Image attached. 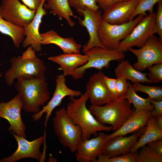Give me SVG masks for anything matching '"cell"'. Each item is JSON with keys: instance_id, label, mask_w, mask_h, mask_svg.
<instances>
[{"instance_id": "cell-1", "label": "cell", "mask_w": 162, "mask_h": 162, "mask_svg": "<svg viewBox=\"0 0 162 162\" xmlns=\"http://www.w3.org/2000/svg\"><path fill=\"white\" fill-rule=\"evenodd\" d=\"M15 84L21 99L22 109L26 113H37L50 99L45 76L20 78Z\"/></svg>"}, {"instance_id": "cell-2", "label": "cell", "mask_w": 162, "mask_h": 162, "mask_svg": "<svg viewBox=\"0 0 162 162\" xmlns=\"http://www.w3.org/2000/svg\"><path fill=\"white\" fill-rule=\"evenodd\" d=\"M66 112L74 123L78 125L82 130L83 140L90 138L98 132H109L112 130V127L99 122L86 106L88 99L86 93L81 94L78 98L70 96Z\"/></svg>"}, {"instance_id": "cell-3", "label": "cell", "mask_w": 162, "mask_h": 162, "mask_svg": "<svg viewBox=\"0 0 162 162\" xmlns=\"http://www.w3.org/2000/svg\"><path fill=\"white\" fill-rule=\"evenodd\" d=\"M35 52L30 46L21 56L11 58V67L4 75L8 86H11L15 79L45 76L46 67L43 61L36 56Z\"/></svg>"}, {"instance_id": "cell-4", "label": "cell", "mask_w": 162, "mask_h": 162, "mask_svg": "<svg viewBox=\"0 0 162 162\" xmlns=\"http://www.w3.org/2000/svg\"><path fill=\"white\" fill-rule=\"evenodd\" d=\"M88 108L99 122L111 126L113 132L120 128L134 112L131 103L124 98L104 105H91Z\"/></svg>"}, {"instance_id": "cell-5", "label": "cell", "mask_w": 162, "mask_h": 162, "mask_svg": "<svg viewBox=\"0 0 162 162\" xmlns=\"http://www.w3.org/2000/svg\"><path fill=\"white\" fill-rule=\"evenodd\" d=\"M52 122L55 133L60 143L71 152H76L79 144L83 140L80 126L74 123L64 107L56 112Z\"/></svg>"}, {"instance_id": "cell-6", "label": "cell", "mask_w": 162, "mask_h": 162, "mask_svg": "<svg viewBox=\"0 0 162 162\" xmlns=\"http://www.w3.org/2000/svg\"><path fill=\"white\" fill-rule=\"evenodd\" d=\"M144 17L139 15L133 20L121 24H111L102 20L98 34L100 41L105 48L116 50L120 42Z\"/></svg>"}, {"instance_id": "cell-7", "label": "cell", "mask_w": 162, "mask_h": 162, "mask_svg": "<svg viewBox=\"0 0 162 162\" xmlns=\"http://www.w3.org/2000/svg\"><path fill=\"white\" fill-rule=\"evenodd\" d=\"M84 53L88 56V60L74 71L71 76L76 80L82 78L88 69L94 68L100 70L103 68H107L109 67L111 62H121L124 60L125 57L124 53L100 46L92 47Z\"/></svg>"}, {"instance_id": "cell-8", "label": "cell", "mask_w": 162, "mask_h": 162, "mask_svg": "<svg viewBox=\"0 0 162 162\" xmlns=\"http://www.w3.org/2000/svg\"><path fill=\"white\" fill-rule=\"evenodd\" d=\"M156 12L149 13L134 28L129 34L119 43L116 51L124 53L129 48L142 47L148 39L154 34Z\"/></svg>"}, {"instance_id": "cell-9", "label": "cell", "mask_w": 162, "mask_h": 162, "mask_svg": "<svg viewBox=\"0 0 162 162\" xmlns=\"http://www.w3.org/2000/svg\"><path fill=\"white\" fill-rule=\"evenodd\" d=\"M128 51L137 58V61L133 66L142 71L156 64L162 63V39L153 34L144 45L139 49L129 48Z\"/></svg>"}, {"instance_id": "cell-10", "label": "cell", "mask_w": 162, "mask_h": 162, "mask_svg": "<svg viewBox=\"0 0 162 162\" xmlns=\"http://www.w3.org/2000/svg\"><path fill=\"white\" fill-rule=\"evenodd\" d=\"M0 9L4 20L15 26L23 28L31 22L36 13L19 0H2Z\"/></svg>"}, {"instance_id": "cell-11", "label": "cell", "mask_w": 162, "mask_h": 162, "mask_svg": "<svg viewBox=\"0 0 162 162\" xmlns=\"http://www.w3.org/2000/svg\"><path fill=\"white\" fill-rule=\"evenodd\" d=\"M22 100L18 93L9 101L0 102V118L8 121L10 125L8 130L26 138V127L22 119Z\"/></svg>"}, {"instance_id": "cell-12", "label": "cell", "mask_w": 162, "mask_h": 162, "mask_svg": "<svg viewBox=\"0 0 162 162\" xmlns=\"http://www.w3.org/2000/svg\"><path fill=\"white\" fill-rule=\"evenodd\" d=\"M17 143L16 150L11 155L0 160V162H15L20 159L27 158L35 159L39 161L44 160V157L41 153L40 148L45 141V134L32 141L16 135L10 131Z\"/></svg>"}, {"instance_id": "cell-13", "label": "cell", "mask_w": 162, "mask_h": 162, "mask_svg": "<svg viewBox=\"0 0 162 162\" xmlns=\"http://www.w3.org/2000/svg\"><path fill=\"white\" fill-rule=\"evenodd\" d=\"M65 77L63 74L56 76V88L52 98L38 112L34 114L32 116L33 121H37L39 120L43 115L45 113L46 115L44 122L45 129L53 111L60 105L63 98L67 96L78 97L82 94L79 90H73L68 88L66 84Z\"/></svg>"}, {"instance_id": "cell-14", "label": "cell", "mask_w": 162, "mask_h": 162, "mask_svg": "<svg viewBox=\"0 0 162 162\" xmlns=\"http://www.w3.org/2000/svg\"><path fill=\"white\" fill-rule=\"evenodd\" d=\"M105 75L101 71L95 73L91 76L86 84V92L92 105L102 106L117 99L107 88L104 80Z\"/></svg>"}, {"instance_id": "cell-15", "label": "cell", "mask_w": 162, "mask_h": 162, "mask_svg": "<svg viewBox=\"0 0 162 162\" xmlns=\"http://www.w3.org/2000/svg\"><path fill=\"white\" fill-rule=\"evenodd\" d=\"M78 14L84 16V19H79V23L86 27L88 33L90 38L87 43L83 47L84 53L90 48L95 46L104 48L100 41L98 37V32L102 20V11L95 10L86 8L77 12Z\"/></svg>"}, {"instance_id": "cell-16", "label": "cell", "mask_w": 162, "mask_h": 162, "mask_svg": "<svg viewBox=\"0 0 162 162\" xmlns=\"http://www.w3.org/2000/svg\"><path fill=\"white\" fill-rule=\"evenodd\" d=\"M108 135L102 131L94 138L82 140L76 151V159L79 162H96L99 154L108 140Z\"/></svg>"}, {"instance_id": "cell-17", "label": "cell", "mask_w": 162, "mask_h": 162, "mask_svg": "<svg viewBox=\"0 0 162 162\" xmlns=\"http://www.w3.org/2000/svg\"><path fill=\"white\" fill-rule=\"evenodd\" d=\"M146 128L145 126L129 136H118L110 139L105 144L100 154L110 157L129 153Z\"/></svg>"}, {"instance_id": "cell-18", "label": "cell", "mask_w": 162, "mask_h": 162, "mask_svg": "<svg viewBox=\"0 0 162 162\" xmlns=\"http://www.w3.org/2000/svg\"><path fill=\"white\" fill-rule=\"evenodd\" d=\"M138 0H126L118 2L103 10L102 19L111 24H121L129 21Z\"/></svg>"}, {"instance_id": "cell-19", "label": "cell", "mask_w": 162, "mask_h": 162, "mask_svg": "<svg viewBox=\"0 0 162 162\" xmlns=\"http://www.w3.org/2000/svg\"><path fill=\"white\" fill-rule=\"evenodd\" d=\"M46 0H41L33 20L24 28L26 38L22 43V46L24 48L31 46L36 52H40L42 50L41 38L39 31L42 18L47 14L46 10L43 7Z\"/></svg>"}, {"instance_id": "cell-20", "label": "cell", "mask_w": 162, "mask_h": 162, "mask_svg": "<svg viewBox=\"0 0 162 162\" xmlns=\"http://www.w3.org/2000/svg\"><path fill=\"white\" fill-rule=\"evenodd\" d=\"M48 59L58 64V70H62L65 77L72 76L74 70L86 64L88 60V57L86 54L79 53H65L49 57Z\"/></svg>"}, {"instance_id": "cell-21", "label": "cell", "mask_w": 162, "mask_h": 162, "mask_svg": "<svg viewBox=\"0 0 162 162\" xmlns=\"http://www.w3.org/2000/svg\"><path fill=\"white\" fill-rule=\"evenodd\" d=\"M40 34L42 45L50 44L56 45L60 47L65 53H80L81 45L77 43L73 38H63L53 30Z\"/></svg>"}, {"instance_id": "cell-22", "label": "cell", "mask_w": 162, "mask_h": 162, "mask_svg": "<svg viewBox=\"0 0 162 162\" xmlns=\"http://www.w3.org/2000/svg\"><path fill=\"white\" fill-rule=\"evenodd\" d=\"M151 112L143 110L134 112L118 130L108 135V140L117 136H125L128 134L134 133L146 126L151 116Z\"/></svg>"}, {"instance_id": "cell-23", "label": "cell", "mask_w": 162, "mask_h": 162, "mask_svg": "<svg viewBox=\"0 0 162 162\" xmlns=\"http://www.w3.org/2000/svg\"><path fill=\"white\" fill-rule=\"evenodd\" d=\"M116 78L123 77L133 83H142L152 84L147 77V74L136 69L128 60H123L115 69Z\"/></svg>"}, {"instance_id": "cell-24", "label": "cell", "mask_w": 162, "mask_h": 162, "mask_svg": "<svg viewBox=\"0 0 162 162\" xmlns=\"http://www.w3.org/2000/svg\"><path fill=\"white\" fill-rule=\"evenodd\" d=\"M43 5L46 9L50 10V13L57 15L60 19H64L69 26H74L75 22L73 21L71 16L80 19V18L74 14L70 7L68 0H46Z\"/></svg>"}, {"instance_id": "cell-25", "label": "cell", "mask_w": 162, "mask_h": 162, "mask_svg": "<svg viewBox=\"0 0 162 162\" xmlns=\"http://www.w3.org/2000/svg\"><path fill=\"white\" fill-rule=\"evenodd\" d=\"M146 125L143 133L131 148L130 152H137L140 148L148 143L153 141L162 140V130L157 126L154 117L151 115Z\"/></svg>"}, {"instance_id": "cell-26", "label": "cell", "mask_w": 162, "mask_h": 162, "mask_svg": "<svg viewBox=\"0 0 162 162\" xmlns=\"http://www.w3.org/2000/svg\"><path fill=\"white\" fill-rule=\"evenodd\" d=\"M0 32L9 36L15 46L20 47L24 39L25 30L23 27L15 26L4 20L2 16L0 9Z\"/></svg>"}, {"instance_id": "cell-27", "label": "cell", "mask_w": 162, "mask_h": 162, "mask_svg": "<svg viewBox=\"0 0 162 162\" xmlns=\"http://www.w3.org/2000/svg\"><path fill=\"white\" fill-rule=\"evenodd\" d=\"M124 98L132 104L134 108V112L143 110L152 112L154 110V106L150 101V98H144L138 95L129 82L128 89Z\"/></svg>"}, {"instance_id": "cell-28", "label": "cell", "mask_w": 162, "mask_h": 162, "mask_svg": "<svg viewBox=\"0 0 162 162\" xmlns=\"http://www.w3.org/2000/svg\"><path fill=\"white\" fill-rule=\"evenodd\" d=\"M131 86L136 92L147 94L150 98L156 100H162V87L159 86H149L140 83H133Z\"/></svg>"}, {"instance_id": "cell-29", "label": "cell", "mask_w": 162, "mask_h": 162, "mask_svg": "<svg viewBox=\"0 0 162 162\" xmlns=\"http://www.w3.org/2000/svg\"><path fill=\"white\" fill-rule=\"evenodd\" d=\"M162 0H138V2L134 11L131 15L130 20L131 21L136 16L142 15L144 16L148 14L146 12L149 13L154 12V5Z\"/></svg>"}, {"instance_id": "cell-30", "label": "cell", "mask_w": 162, "mask_h": 162, "mask_svg": "<svg viewBox=\"0 0 162 162\" xmlns=\"http://www.w3.org/2000/svg\"><path fill=\"white\" fill-rule=\"evenodd\" d=\"M137 152L136 162H162V155L158 154L148 146L142 147Z\"/></svg>"}, {"instance_id": "cell-31", "label": "cell", "mask_w": 162, "mask_h": 162, "mask_svg": "<svg viewBox=\"0 0 162 162\" xmlns=\"http://www.w3.org/2000/svg\"><path fill=\"white\" fill-rule=\"evenodd\" d=\"M137 152L129 153L112 157L101 154L98 155L96 162H136Z\"/></svg>"}, {"instance_id": "cell-32", "label": "cell", "mask_w": 162, "mask_h": 162, "mask_svg": "<svg viewBox=\"0 0 162 162\" xmlns=\"http://www.w3.org/2000/svg\"><path fill=\"white\" fill-rule=\"evenodd\" d=\"M70 7L74 8L78 12L86 8L95 10L99 9L95 0H68Z\"/></svg>"}, {"instance_id": "cell-33", "label": "cell", "mask_w": 162, "mask_h": 162, "mask_svg": "<svg viewBox=\"0 0 162 162\" xmlns=\"http://www.w3.org/2000/svg\"><path fill=\"white\" fill-rule=\"evenodd\" d=\"M147 77L152 83H159L162 81V63L154 64L147 69Z\"/></svg>"}, {"instance_id": "cell-34", "label": "cell", "mask_w": 162, "mask_h": 162, "mask_svg": "<svg viewBox=\"0 0 162 162\" xmlns=\"http://www.w3.org/2000/svg\"><path fill=\"white\" fill-rule=\"evenodd\" d=\"M129 81L123 77L116 78V89L118 98H124L127 92Z\"/></svg>"}, {"instance_id": "cell-35", "label": "cell", "mask_w": 162, "mask_h": 162, "mask_svg": "<svg viewBox=\"0 0 162 162\" xmlns=\"http://www.w3.org/2000/svg\"><path fill=\"white\" fill-rule=\"evenodd\" d=\"M154 34H157L162 39V1L158 3L157 11L156 13L155 24L154 28Z\"/></svg>"}, {"instance_id": "cell-36", "label": "cell", "mask_w": 162, "mask_h": 162, "mask_svg": "<svg viewBox=\"0 0 162 162\" xmlns=\"http://www.w3.org/2000/svg\"><path fill=\"white\" fill-rule=\"evenodd\" d=\"M104 80L107 88L111 94L115 98L118 99L119 98L116 89V79L110 78L105 75Z\"/></svg>"}, {"instance_id": "cell-37", "label": "cell", "mask_w": 162, "mask_h": 162, "mask_svg": "<svg viewBox=\"0 0 162 162\" xmlns=\"http://www.w3.org/2000/svg\"><path fill=\"white\" fill-rule=\"evenodd\" d=\"M150 101L154 107L151 112V115L155 118L162 116V100H156L150 98Z\"/></svg>"}, {"instance_id": "cell-38", "label": "cell", "mask_w": 162, "mask_h": 162, "mask_svg": "<svg viewBox=\"0 0 162 162\" xmlns=\"http://www.w3.org/2000/svg\"><path fill=\"white\" fill-rule=\"evenodd\" d=\"M147 145L156 154L162 155V140L153 141Z\"/></svg>"}, {"instance_id": "cell-39", "label": "cell", "mask_w": 162, "mask_h": 162, "mask_svg": "<svg viewBox=\"0 0 162 162\" xmlns=\"http://www.w3.org/2000/svg\"><path fill=\"white\" fill-rule=\"evenodd\" d=\"M123 0H95L98 6L103 10L107 9L118 2Z\"/></svg>"}, {"instance_id": "cell-40", "label": "cell", "mask_w": 162, "mask_h": 162, "mask_svg": "<svg viewBox=\"0 0 162 162\" xmlns=\"http://www.w3.org/2000/svg\"><path fill=\"white\" fill-rule=\"evenodd\" d=\"M29 8L36 11L41 0H21Z\"/></svg>"}, {"instance_id": "cell-41", "label": "cell", "mask_w": 162, "mask_h": 162, "mask_svg": "<svg viewBox=\"0 0 162 162\" xmlns=\"http://www.w3.org/2000/svg\"><path fill=\"white\" fill-rule=\"evenodd\" d=\"M155 120L157 126L162 130V115L155 118Z\"/></svg>"}, {"instance_id": "cell-42", "label": "cell", "mask_w": 162, "mask_h": 162, "mask_svg": "<svg viewBox=\"0 0 162 162\" xmlns=\"http://www.w3.org/2000/svg\"><path fill=\"white\" fill-rule=\"evenodd\" d=\"M2 74H1L0 73V78L2 77Z\"/></svg>"}]
</instances>
